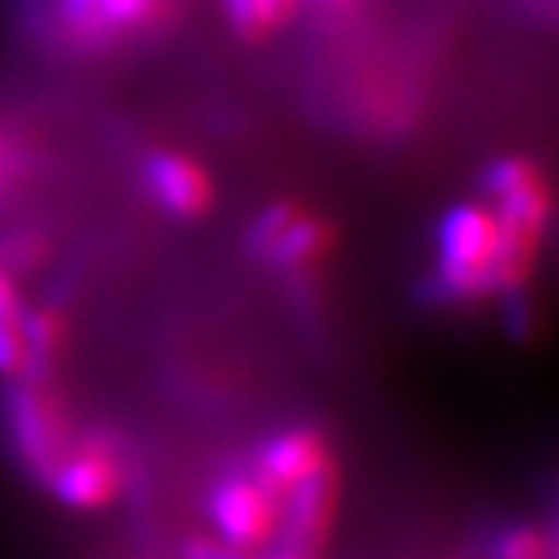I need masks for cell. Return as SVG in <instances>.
<instances>
[{
    "label": "cell",
    "mask_w": 559,
    "mask_h": 559,
    "mask_svg": "<svg viewBox=\"0 0 559 559\" xmlns=\"http://www.w3.org/2000/svg\"><path fill=\"white\" fill-rule=\"evenodd\" d=\"M485 193L500 221V252L495 267V293L522 289L538 261L540 242L554 218L550 183L532 159L507 156L488 165Z\"/></svg>",
    "instance_id": "1"
},
{
    "label": "cell",
    "mask_w": 559,
    "mask_h": 559,
    "mask_svg": "<svg viewBox=\"0 0 559 559\" xmlns=\"http://www.w3.org/2000/svg\"><path fill=\"white\" fill-rule=\"evenodd\" d=\"M500 221L488 202H460L444 212L436 237V299L476 301L495 293Z\"/></svg>",
    "instance_id": "2"
},
{
    "label": "cell",
    "mask_w": 559,
    "mask_h": 559,
    "mask_svg": "<svg viewBox=\"0 0 559 559\" xmlns=\"http://www.w3.org/2000/svg\"><path fill=\"white\" fill-rule=\"evenodd\" d=\"M3 423L13 454L32 479L47 481L72 448L60 401L40 377H13L3 392Z\"/></svg>",
    "instance_id": "3"
},
{
    "label": "cell",
    "mask_w": 559,
    "mask_h": 559,
    "mask_svg": "<svg viewBox=\"0 0 559 559\" xmlns=\"http://www.w3.org/2000/svg\"><path fill=\"white\" fill-rule=\"evenodd\" d=\"M205 516L221 540L246 554H259L277 538L280 498L255 473H230L212 485Z\"/></svg>",
    "instance_id": "4"
},
{
    "label": "cell",
    "mask_w": 559,
    "mask_h": 559,
    "mask_svg": "<svg viewBox=\"0 0 559 559\" xmlns=\"http://www.w3.org/2000/svg\"><path fill=\"white\" fill-rule=\"evenodd\" d=\"M340 485L336 463H326L314 476H308L280 498V550L318 559V554L333 535V525H336Z\"/></svg>",
    "instance_id": "5"
},
{
    "label": "cell",
    "mask_w": 559,
    "mask_h": 559,
    "mask_svg": "<svg viewBox=\"0 0 559 559\" xmlns=\"http://www.w3.org/2000/svg\"><path fill=\"white\" fill-rule=\"evenodd\" d=\"M53 498L75 513H97L116 503L124 488L119 454L106 439H84L66 451L60 466L47 479Z\"/></svg>",
    "instance_id": "6"
},
{
    "label": "cell",
    "mask_w": 559,
    "mask_h": 559,
    "mask_svg": "<svg viewBox=\"0 0 559 559\" xmlns=\"http://www.w3.org/2000/svg\"><path fill=\"white\" fill-rule=\"evenodd\" d=\"M326 463H333V454H330V441L323 439V432L314 426H293L261 444L255 476L277 498H283L289 488L314 476Z\"/></svg>",
    "instance_id": "7"
},
{
    "label": "cell",
    "mask_w": 559,
    "mask_h": 559,
    "mask_svg": "<svg viewBox=\"0 0 559 559\" xmlns=\"http://www.w3.org/2000/svg\"><path fill=\"white\" fill-rule=\"evenodd\" d=\"M171 0H60V20L84 44L109 40L150 28Z\"/></svg>",
    "instance_id": "8"
},
{
    "label": "cell",
    "mask_w": 559,
    "mask_h": 559,
    "mask_svg": "<svg viewBox=\"0 0 559 559\" xmlns=\"http://www.w3.org/2000/svg\"><path fill=\"white\" fill-rule=\"evenodd\" d=\"M143 178L156 202L175 218H200L212 205V180L200 162L183 153H153L143 165Z\"/></svg>",
    "instance_id": "9"
},
{
    "label": "cell",
    "mask_w": 559,
    "mask_h": 559,
    "mask_svg": "<svg viewBox=\"0 0 559 559\" xmlns=\"http://www.w3.org/2000/svg\"><path fill=\"white\" fill-rule=\"evenodd\" d=\"M330 246H333V230H330V224L299 209L293 218L286 221V227L280 230L277 237L261 249L259 255H264L271 264H277L280 271L301 277V274H308L318 261L326 259Z\"/></svg>",
    "instance_id": "10"
},
{
    "label": "cell",
    "mask_w": 559,
    "mask_h": 559,
    "mask_svg": "<svg viewBox=\"0 0 559 559\" xmlns=\"http://www.w3.org/2000/svg\"><path fill=\"white\" fill-rule=\"evenodd\" d=\"M25 301L13 274L0 271V377L13 380L25 370Z\"/></svg>",
    "instance_id": "11"
},
{
    "label": "cell",
    "mask_w": 559,
    "mask_h": 559,
    "mask_svg": "<svg viewBox=\"0 0 559 559\" xmlns=\"http://www.w3.org/2000/svg\"><path fill=\"white\" fill-rule=\"evenodd\" d=\"M66 336V323L57 308H35L25 314V370L22 377H40L57 360Z\"/></svg>",
    "instance_id": "12"
},
{
    "label": "cell",
    "mask_w": 559,
    "mask_h": 559,
    "mask_svg": "<svg viewBox=\"0 0 559 559\" xmlns=\"http://www.w3.org/2000/svg\"><path fill=\"white\" fill-rule=\"evenodd\" d=\"M491 559H557V528L538 522H513L488 547Z\"/></svg>",
    "instance_id": "13"
},
{
    "label": "cell",
    "mask_w": 559,
    "mask_h": 559,
    "mask_svg": "<svg viewBox=\"0 0 559 559\" xmlns=\"http://www.w3.org/2000/svg\"><path fill=\"white\" fill-rule=\"evenodd\" d=\"M47 255V240L35 230H16L0 237V271L7 274H20L38 267Z\"/></svg>",
    "instance_id": "14"
},
{
    "label": "cell",
    "mask_w": 559,
    "mask_h": 559,
    "mask_svg": "<svg viewBox=\"0 0 559 559\" xmlns=\"http://www.w3.org/2000/svg\"><path fill=\"white\" fill-rule=\"evenodd\" d=\"M28 146L13 131L0 128V202L7 200L28 175Z\"/></svg>",
    "instance_id": "15"
},
{
    "label": "cell",
    "mask_w": 559,
    "mask_h": 559,
    "mask_svg": "<svg viewBox=\"0 0 559 559\" xmlns=\"http://www.w3.org/2000/svg\"><path fill=\"white\" fill-rule=\"evenodd\" d=\"M503 296V320H507V330L510 336H532L535 330V311H532V301L525 296V286L522 289H510V293H500Z\"/></svg>",
    "instance_id": "16"
},
{
    "label": "cell",
    "mask_w": 559,
    "mask_h": 559,
    "mask_svg": "<svg viewBox=\"0 0 559 559\" xmlns=\"http://www.w3.org/2000/svg\"><path fill=\"white\" fill-rule=\"evenodd\" d=\"M180 559H255V554H246L240 547L221 540L218 535L212 538H190L180 547Z\"/></svg>",
    "instance_id": "17"
},
{
    "label": "cell",
    "mask_w": 559,
    "mask_h": 559,
    "mask_svg": "<svg viewBox=\"0 0 559 559\" xmlns=\"http://www.w3.org/2000/svg\"><path fill=\"white\" fill-rule=\"evenodd\" d=\"M255 3H259L261 16H264L271 32L280 28L283 22L293 16V10H296V0H255Z\"/></svg>",
    "instance_id": "18"
},
{
    "label": "cell",
    "mask_w": 559,
    "mask_h": 559,
    "mask_svg": "<svg viewBox=\"0 0 559 559\" xmlns=\"http://www.w3.org/2000/svg\"><path fill=\"white\" fill-rule=\"evenodd\" d=\"M320 10H326V13H342V10H348V7H355V0H314Z\"/></svg>",
    "instance_id": "19"
},
{
    "label": "cell",
    "mask_w": 559,
    "mask_h": 559,
    "mask_svg": "<svg viewBox=\"0 0 559 559\" xmlns=\"http://www.w3.org/2000/svg\"><path fill=\"white\" fill-rule=\"evenodd\" d=\"M255 559H308V557H296V554H286V550H277V554H267V557H255Z\"/></svg>",
    "instance_id": "20"
}]
</instances>
